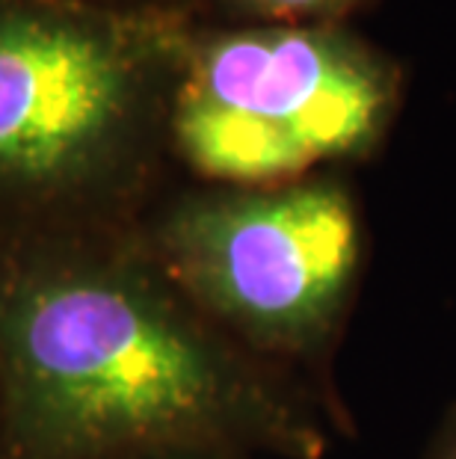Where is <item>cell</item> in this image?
Returning a JSON list of instances; mask_svg holds the SVG:
<instances>
[{"mask_svg": "<svg viewBox=\"0 0 456 459\" xmlns=\"http://www.w3.org/2000/svg\"><path fill=\"white\" fill-rule=\"evenodd\" d=\"M6 459H317L312 406L213 326L133 231L0 243Z\"/></svg>", "mask_w": 456, "mask_h": 459, "instance_id": "6da1fadb", "label": "cell"}, {"mask_svg": "<svg viewBox=\"0 0 456 459\" xmlns=\"http://www.w3.org/2000/svg\"><path fill=\"white\" fill-rule=\"evenodd\" d=\"M190 36L172 6L0 0V243L137 229Z\"/></svg>", "mask_w": 456, "mask_h": 459, "instance_id": "7a4b0ae2", "label": "cell"}, {"mask_svg": "<svg viewBox=\"0 0 456 459\" xmlns=\"http://www.w3.org/2000/svg\"><path fill=\"white\" fill-rule=\"evenodd\" d=\"M140 238L181 294L261 361L323 359L362 276V222L332 181L217 184L169 204Z\"/></svg>", "mask_w": 456, "mask_h": 459, "instance_id": "3957f363", "label": "cell"}, {"mask_svg": "<svg viewBox=\"0 0 456 459\" xmlns=\"http://www.w3.org/2000/svg\"><path fill=\"white\" fill-rule=\"evenodd\" d=\"M394 83L347 39L305 24L193 33L172 95V152L202 178L264 187L367 149Z\"/></svg>", "mask_w": 456, "mask_h": 459, "instance_id": "277c9868", "label": "cell"}, {"mask_svg": "<svg viewBox=\"0 0 456 459\" xmlns=\"http://www.w3.org/2000/svg\"><path fill=\"white\" fill-rule=\"evenodd\" d=\"M246 15L264 18L270 24H299L305 18H317L347 6L350 0H228Z\"/></svg>", "mask_w": 456, "mask_h": 459, "instance_id": "5b68a950", "label": "cell"}, {"mask_svg": "<svg viewBox=\"0 0 456 459\" xmlns=\"http://www.w3.org/2000/svg\"><path fill=\"white\" fill-rule=\"evenodd\" d=\"M426 459H456V406L448 412V418H444L439 433H435Z\"/></svg>", "mask_w": 456, "mask_h": 459, "instance_id": "8992f818", "label": "cell"}, {"mask_svg": "<svg viewBox=\"0 0 456 459\" xmlns=\"http://www.w3.org/2000/svg\"><path fill=\"white\" fill-rule=\"evenodd\" d=\"M137 459H252L235 451H169V454H149Z\"/></svg>", "mask_w": 456, "mask_h": 459, "instance_id": "52a82bcc", "label": "cell"}, {"mask_svg": "<svg viewBox=\"0 0 456 459\" xmlns=\"http://www.w3.org/2000/svg\"><path fill=\"white\" fill-rule=\"evenodd\" d=\"M86 4H99V6H122V9L149 6V4H145V0H86Z\"/></svg>", "mask_w": 456, "mask_h": 459, "instance_id": "ba28073f", "label": "cell"}]
</instances>
